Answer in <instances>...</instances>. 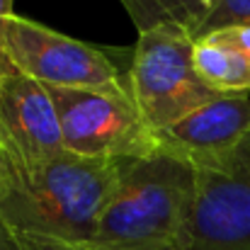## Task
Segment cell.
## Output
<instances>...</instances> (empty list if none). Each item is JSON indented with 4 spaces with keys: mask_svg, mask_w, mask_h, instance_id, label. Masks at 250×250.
Instances as JSON below:
<instances>
[{
    "mask_svg": "<svg viewBox=\"0 0 250 250\" xmlns=\"http://www.w3.org/2000/svg\"><path fill=\"white\" fill-rule=\"evenodd\" d=\"M0 49L17 73L44 87L129 97L126 73L119 71L109 51L29 17L15 12L0 17Z\"/></svg>",
    "mask_w": 250,
    "mask_h": 250,
    "instance_id": "obj_3",
    "label": "cell"
},
{
    "mask_svg": "<svg viewBox=\"0 0 250 250\" xmlns=\"http://www.w3.org/2000/svg\"><path fill=\"white\" fill-rule=\"evenodd\" d=\"M134 161L63 153L39 166L0 161V226L15 250H90L100 214Z\"/></svg>",
    "mask_w": 250,
    "mask_h": 250,
    "instance_id": "obj_1",
    "label": "cell"
},
{
    "mask_svg": "<svg viewBox=\"0 0 250 250\" xmlns=\"http://www.w3.org/2000/svg\"><path fill=\"white\" fill-rule=\"evenodd\" d=\"M229 27H250V0H219L204 22L199 39Z\"/></svg>",
    "mask_w": 250,
    "mask_h": 250,
    "instance_id": "obj_11",
    "label": "cell"
},
{
    "mask_svg": "<svg viewBox=\"0 0 250 250\" xmlns=\"http://www.w3.org/2000/svg\"><path fill=\"white\" fill-rule=\"evenodd\" d=\"M0 250H15L12 241H10V238H7V233L2 231V226H0Z\"/></svg>",
    "mask_w": 250,
    "mask_h": 250,
    "instance_id": "obj_13",
    "label": "cell"
},
{
    "mask_svg": "<svg viewBox=\"0 0 250 250\" xmlns=\"http://www.w3.org/2000/svg\"><path fill=\"white\" fill-rule=\"evenodd\" d=\"M12 2H15V0H0V17L12 15Z\"/></svg>",
    "mask_w": 250,
    "mask_h": 250,
    "instance_id": "obj_14",
    "label": "cell"
},
{
    "mask_svg": "<svg viewBox=\"0 0 250 250\" xmlns=\"http://www.w3.org/2000/svg\"><path fill=\"white\" fill-rule=\"evenodd\" d=\"M192 46L194 39L187 32L158 27L141 32L131 49L126 90L139 114L156 134L221 97L197 76Z\"/></svg>",
    "mask_w": 250,
    "mask_h": 250,
    "instance_id": "obj_4",
    "label": "cell"
},
{
    "mask_svg": "<svg viewBox=\"0 0 250 250\" xmlns=\"http://www.w3.org/2000/svg\"><path fill=\"white\" fill-rule=\"evenodd\" d=\"M12 73H15V68L10 66L7 56H5V54H2V49H0V85L5 83V81H7V78H10Z\"/></svg>",
    "mask_w": 250,
    "mask_h": 250,
    "instance_id": "obj_12",
    "label": "cell"
},
{
    "mask_svg": "<svg viewBox=\"0 0 250 250\" xmlns=\"http://www.w3.org/2000/svg\"><path fill=\"white\" fill-rule=\"evenodd\" d=\"M192 204L189 163L167 153L134 161L100 214L90 250H185Z\"/></svg>",
    "mask_w": 250,
    "mask_h": 250,
    "instance_id": "obj_2",
    "label": "cell"
},
{
    "mask_svg": "<svg viewBox=\"0 0 250 250\" xmlns=\"http://www.w3.org/2000/svg\"><path fill=\"white\" fill-rule=\"evenodd\" d=\"M134 27L141 32L158 27H177L194 42L219 0H119Z\"/></svg>",
    "mask_w": 250,
    "mask_h": 250,
    "instance_id": "obj_10",
    "label": "cell"
},
{
    "mask_svg": "<svg viewBox=\"0 0 250 250\" xmlns=\"http://www.w3.org/2000/svg\"><path fill=\"white\" fill-rule=\"evenodd\" d=\"M63 153L59 114L49 90L15 71L0 85V161L39 166Z\"/></svg>",
    "mask_w": 250,
    "mask_h": 250,
    "instance_id": "obj_7",
    "label": "cell"
},
{
    "mask_svg": "<svg viewBox=\"0 0 250 250\" xmlns=\"http://www.w3.org/2000/svg\"><path fill=\"white\" fill-rule=\"evenodd\" d=\"M250 131V97L221 95L187 114L182 122L158 131V153L189 166L236 148Z\"/></svg>",
    "mask_w": 250,
    "mask_h": 250,
    "instance_id": "obj_8",
    "label": "cell"
},
{
    "mask_svg": "<svg viewBox=\"0 0 250 250\" xmlns=\"http://www.w3.org/2000/svg\"><path fill=\"white\" fill-rule=\"evenodd\" d=\"M192 63L197 76L219 95H246L250 90V51L219 34L194 42Z\"/></svg>",
    "mask_w": 250,
    "mask_h": 250,
    "instance_id": "obj_9",
    "label": "cell"
},
{
    "mask_svg": "<svg viewBox=\"0 0 250 250\" xmlns=\"http://www.w3.org/2000/svg\"><path fill=\"white\" fill-rule=\"evenodd\" d=\"M185 250H250V131L231 151L199 161Z\"/></svg>",
    "mask_w": 250,
    "mask_h": 250,
    "instance_id": "obj_6",
    "label": "cell"
},
{
    "mask_svg": "<svg viewBox=\"0 0 250 250\" xmlns=\"http://www.w3.org/2000/svg\"><path fill=\"white\" fill-rule=\"evenodd\" d=\"M66 153L92 161H144L158 153V136L129 97L46 87Z\"/></svg>",
    "mask_w": 250,
    "mask_h": 250,
    "instance_id": "obj_5",
    "label": "cell"
}]
</instances>
